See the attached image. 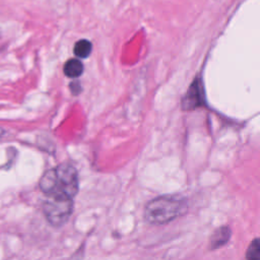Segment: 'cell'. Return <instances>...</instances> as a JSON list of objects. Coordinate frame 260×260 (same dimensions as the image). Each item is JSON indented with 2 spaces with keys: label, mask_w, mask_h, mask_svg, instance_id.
Wrapping results in <instances>:
<instances>
[{
  "label": "cell",
  "mask_w": 260,
  "mask_h": 260,
  "mask_svg": "<svg viewBox=\"0 0 260 260\" xmlns=\"http://www.w3.org/2000/svg\"><path fill=\"white\" fill-rule=\"evenodd\" d=\"M39 186L46 196L59 195L74 199L79 190L78 173L72 165L63 162L46 171L40 179Z\"/></svg>",
  "instance_id": "obj_1"
},
{
  "label": "cell",
  "mask_w": 260,
  "mask_h": 260,
  "mask_svg": "<svg viewBox=\"0 0 260 260\" xmlns=\"http://www.w3.org/2000/svg\"><path fill=\"white\" fill-rule=\"evenodd\" d=\"M188 211V201L180 194L159 195L148 201L144 207V219L154 225L167 224Z\"/></svg>",
  "instance_id": "obj_2"
},
{
  "label": "cell",
  "mask_w": 260,
  "mask_h": 260,
  "mask_svg": "<svg viewBox=\"0 0 260 260\" xmlns=\"http://www.w3.org/2000/svg\"><path fill=\"white\" fill-rule=\"evenodd\" d=\"M74 199L59 196L49 195L43 203V212L47 221L54 228L64 225L73 213Z\"/></svg>",
  "instance_id": "obj_3"
},
{
  "label": "cell",
  "mask_w": 260,
  "mask_h": 260,
  "mask_svg": "<svg viewBox=\"0 0 260 260\" xmlns=\"http://www.w3.org/2000/svg\"><path fill=\"white\" fill-rule=\"evenodd\" d=\"M204 103V95H203V88L200 83L199 79L194 80L191 84L188 92H186V96L183 101L184 109H193L202 106Z\"/></svg>",
  "instance_id": "obj_4"
},
{
  "label": "cell",
  "mask_w": 260,
  "mask_h": 260,
  "mask_svg": "<svg viewBox=\"0 0 260 260\" xmlns=\"http://www.w3.org/2000/svg\"><path fill=\"white\" fill-rule=\"evenodd\" d=\"M232 238V230L229 225L216 228L208 239V250L214 251L225 246Z\"/></svg>",
  "instance_id": "obj_5"
},
{
  "label": "cell",
  "mask_w": 260,
  "mask_h": 260,
  "mask_svg": "<svg viewBox=\"0 0 260 260\" xmlns=\"http://www.w3.org/2000/svg\"><path fill=\"white\" fill-rule=\"evenodd\" d=\"M83 72V65L77 59H70L64 65V74L68 77L74 78L81 75Z\"/></svg>",
  "instance_id": "obj_6"
},
{
  "label": "cell",
  "mask_w": 260,
  "mask_h": 260,
  "mask_svg": "<svg viewBox=\"0 0 260 260\" xmlns=\"http://www.w3.org/2000/svg\"><path fill=\"white\" fill-rule=\"evenodd\" d=\"M91 53V43L87 40H80L74 46V54L79 58H86Z\"/></svg>",
  "instance_id": "obj_7"
},
{
  "label": "cell",
  "mask_w": 260,
  "mask_h": 260,
  "mask_svg": "<svg viewBox=\"0 0 260 260\" xmlns=\"http://www.w3.org/2000/svg\"><path fill=\"white\" fill-rule=\"evenodd\" d=\"M246 260H260V242L258 238L251 241L245 254Z\"/></svg>",
  "instance_id": "obj_8"
},
{
  "label": "cell",
  "mask_w": 260,
  "mask_h": 260,
  "mask_svg": "<svg viewBox=\"0 0 260 260\" xmlns=\"http://www.w3.org/2000/svg\"><path fill=\"white\" fill-rule=\"evenodd\" d=\"M2 133H3V131H2V129H0V137H1V135H2Z\"/></svg>",
  "instance_id": "obj_9"
}]
</instances>
